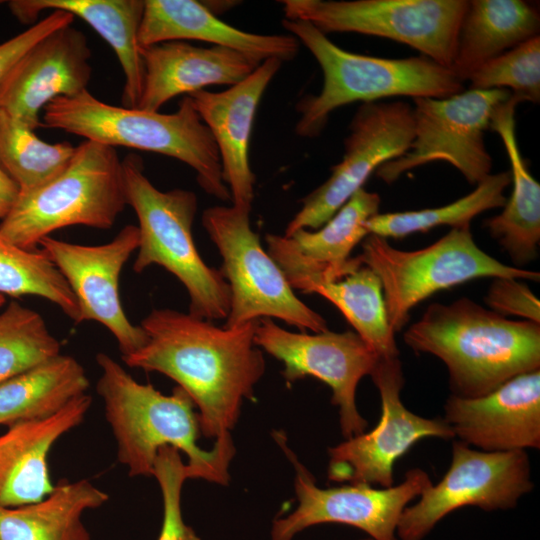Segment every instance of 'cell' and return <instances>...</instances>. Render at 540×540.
I'll use <instances>...</instances> for the list:
<instances>
[{
	"mask_svg": "<svg viewBox=\"0 0 540 540\" xmlns=\"http://www.w3.org/2000/svg\"><path fill=\"white\" fill-rule=\"evenodd\" d=\"M257 322L228 328L190 313L153 309L140 323L145 344L122 360L175 381L198 408L201 434L215 440L231 433L243 401L253 398L264 375L265 359L254 342Z\"/></svg>",
	"mask_w": 540,
	"mask_h": 540,
	"instance_id": "1",
	"label": "cell"
},
{
	"mask_svg": "<svg viewBox=\"0 0 540 540\" xmlns=\"http://www.w3.org/2000/svg\"><path fill=\"white\" fill-rule=\"evenodd\" d=\"M96 361L101 369L96 391L117 443V459L130 477L152 476L159 449L171 446L187 456L189 479L229 484L236 452L231 433L216 438L210 450L202 449L198 414L183 389L176 386L164 395L136 381L111 356L100 352Z\"/></svg>",
	"mask_w": 540,
	"mask_h": 540,
	"instance_id": "2",
	"label": "cell"
},
{
	"mask_svg": "<svg viewBox=\"0 0 540 540\" xmlns=\"http://www.w3.org/2000/svg\"><path fill=\"white\" fill-rule=\"evenodd\" d=\"M417 353L440 359L451 395L477 398L540 370V324L510 320L468 298L430 304L403 335Z\"/></svg>",
	"mask_w": 540,
	"mask_h": 540,
	"instance_id": "3",
	"label": "cell"
},
{
	"mask_svg": "<svg viewBox=\"0 0 540 540\" xmlns=\"http://www.w3.org/2000/svg\"><path fill=\"white\" fill-rule=\"evenodd\" d=\"M41 126L113 148L123 146L175 158L195 171L206 193L231 201L214 139L188 95L179 102L176 112L164 114L110 105L85 90L48 103Z\"/></svg>",
	"mask_w": 540,
	"mask_h": 540,
	"instance_id": "4",
	"label": "cell"
},
{
	"mask_svg": "<svg viewBox=\"0 0 540 540\" xmlns=\"http://www.w3.org/2000/svg\"><path fill=\"white\" fill-rule=\"evenodd\" d=\"M284 28L314 56L323 72L318 95H307L296 104L299 114L295 133L317 137L330 114L349 103L378 102L383 98H446L464 91L452 69L425 57L389 59L356 54L333 43L311 23L283 19Z\"/></svg>",
	"mask_w": 540,
	"mask_h": 540,
	"instance_id": "5",
	"label": "cell"
},
{
	"mask_svg": "<svg viewBox=\"0 0 540 540\" xmlns=\"http://www.w3.org/2000/svg\"><path fill=\"white\" fill-rule=\"evenodd\" d=\"M122 169L127 205L138 219L139 244L133 270L142 273L151 265L163 267L185 287L188 313L209 321L226 319L229 285L220 269L204 262L193 240L196 194L180 188L159 190L145 175L143 160L136 154L122 160Z\"/></svg>",
	"mask_w": 540,
	"mask_h": 540,
	"instance_id": "6",
	"label": "cell"
},
{
	"mask_svg": "<svg viewBox=\"0 0 540 540\" xmlns=\"http://www.w3.org/2000/svg\"><path fill=\"white\" fill-rule=\"evenodd\" d=\"M126 206L122 160L116 149L85 140L59 175L19 192L0 222V233L32 250L43 238L68 226L110 229Z\"/></svg>",
	"mask_w": 540,
	"mask_h": 540,
	"instance_id": "7",
	"label": "cell"
},
{
	"mask_svg": "<svg viewBox=\"0 0 540 540\" xmlns=\"http://www.w3.org/2000/svg\"><path fill=\"white\" fill-rule=\"evenodd\" d=\"M355 258L380 279L391 329L408 322L414 306L437 293L478 278L539 281L536 271L501 263L480 249L470 224L453 227L433 244L414 251L392 247L386 238L369 234Z\"/></svg>",
	"mask_w": 540,
	"mask_h": 540,
	"instance_id": "8",
	"label": "cell"
},
{
	"mask_svg": "<svg viewBox=\"0 0 540 540\" xmlns=\"http://www.w3.org/2000/svg\"><path fill=\"white\" fill-rule=\"evenodd\" d=\"M202 225L222 258L220 268L230 289L224 327L276 318L300 332L328 330L326 320L295 294L284 273L261 245L250 225V210L213 206Z\"/></svg>",
	"mask_w": 540,
	"mask_h": 540,
	"instance_id": "9",
	"label": "cell"
},
{
	"mask_svg": "<svg viewBox=\"0 0 540 540\" xmlns=\"http://www.w3.org/2000/svg\"><path fill=\"white\" fill-rule=\"evenodd\" d=\"M285 19L324 34L354 32L389 38L452 67L466 0H282Z\"/></svg>",
	"mask_w": 540,
	"mask_h": 540,
	"instance_id": "10",
	"label": "cell"
},
{
	"mask_svg": "<svg viewBox=\"0 0 540 540\" xmlns=\"http://www.w3.org/2000/svg\"><path fill=\"white\" fill-rule=\"evenodd\" d=\"M511 95L507 89H469L446 98H414L411 145L402 156L380 166L378 177L392 183L412 168L445 161L469 184L477 185L492 168L484 133L496 108Z\"/></svg>",
	"mask_w": 540,
	"mask_h": 540,
	"instance_id": "11",
	"label": "cell"
},
{
	"mask_svg": "<svg viewBox=\"0 0 540 540\" xmlns=\"http://www.w3.org/2000/svg\"><path fill=\"white\" fill-rule=\"evenodd\" d=\"M533 487L527 451L485 452L454 439L447 472L404 509L397 538L424 540L445 516L462 507L513 509Z\"/></svg>",
	"mask_w": 540,
	"mask_h": 540,
	"instance_id": "12",
	"label": "cell"
},
{
	"mask_svg": "<svg viewBox=\"0 0 540 540\" xmlns=\"http://www.w3.org/2000/svg\"><path fill=\"white\" fill-rule=\"evenodd\" d=\"M274 438L294 467L297 506L273 521L271 540H292L303 530L324 523L357 528L372 540H398L396 531L404 509L432 483L425 470L414 468L405 473L400 484L388 488L366 484L321 488L284 435L275 432Z\"/></svg>",
	"mask_w": 540,
	"mask_h": 540,
	"instance_id": "13",
	"label": "cell"
},
{
	"mask_svg": "<svg viewBox=\"0 0 540 540\" xmlns=\"http://www.w3.org/2000/svg\"><path fill=\"white\" fill-rule=\"evenodd\" d=\"M370 376L380 394V420L372 430L328 448L327 477L337 483L388 488L394 485L395 462L415 443L455 436L443 418L422 417L403 404L405 380L399 356L379 357Z\"/></svg>",
	"mask_w": 540,
	"mask_h": 540,
	"instance_id": "14",
	"label": "cell"
},
{
	"mask_svg": "<svg viewBox=\"0 0 540 540\" xmlns=\"http://www.w3.org/2000/svg\"><path fill=\"white\" fill-rule=\"evenodd\" d=\"M414 137L413 108L404 101L362 103L344 140L342 160L328 179L301 202V209L285 228L290 237L301 229L322 227L369 176L388 161L402 156Z\"/></svg>",
	"mask_w": 540,
	"mask_h": 540,
	"instance_id": "15",
	"label": "cell"
},
{
	"mask_svg": "<svg viewBox=\"0 0 540 540\" xmlns=\"http://www.w3.org/2000/svg\"><path fill=\"white\" fill-rule=\"evenodd\" d=\"M254 342L284 365L282 376L294 383L317 378L332 391L344 439L363 433L367 421L358 411L356 391L360 380L372 373L379 356L353 331L291 332L273 319L258 320Z\"/></svg>",
	"mask_w": 540,
	"mask_h": 540,
	"instance_id": "16",
	"label": "cell"
},
{
	"mask_svg": "<svg viewBox=\"0 0 540 540\" xmlns=\"http://www.w3.org/2000/svg\"><path fill=\"white\" fill-rule=\"evenodd\" d=\"M139 231L126 225L108 243L80 245L43 238L38 245L62 273L74 293L82 322L94 320L106 327L126 357L146 342L140 325L127 318L119 296L120 273L138 248Z\"/></svg>",
	"mask_w": 540,
	"mask_h": 540,
	"instance_id": "17",
	"label": "cell"
},
{
	"mask_svg": "<svg viewBox=\"0 0 540 540\" xmlns=\"http://www.w3.org/2000/svg\"><path fill=\"white\" fill-rule=\"evenodd\" d=\"M86 36L71 25L38 41L0 81V108L31 130L41 126L40 112L57 97L87 90L92 75Z\"/></svg>",
	"mask_w": 540,
	"mask_h": 540,
	"instance_id": "18",
	"label": "cell"
},
{
	"mask_svg": "<svg viewBox=\"0 0 540 540\" xmlns=\"http://www.w3.org/2000/svg\"><path fill=\"white\" fill-rule=\"evenodd\" d=\"M445 422L455 439L485 452L540 448V370L520 374L477 398L450 395Z\"/></svg>",
	"mask_w": 540,
	"mask_h": 540,
	"instance_id": "19",
	"label": "cell"
},
{
	"mask_svg": "<svg viewBox=\"0 0 540 540\" xmlns=\"http://www.w3.org/2000/svg\"><path fill=\"white\" fill-rule=\"evenodd\" d=\"M281 64L278 59H268L224 91L203 89L188 95L214 139L232 204L250 211L255 187L249 162L250 136L259 102Z\"/></svg>",
	"mask_w": 540,
	"mask_h": 540,
	"instance_id": "20",
	"label": "cell"
},
{
	"mask_svg": "<svg viewBox=\"0 0 540 540\" xmlns=\"http://www.w3.org/2000/svg\"><path fill=\"white\" fill-rule=\"evenodd\" d=\"M143 85L137 108L158 111L170 99L211 85H235L261 63L238 51L167 41L140 48Z\"/></svg>",
	"mask_w": 540,
	"mask_h": 540,
	"instance_id": "21",
	"label": "cell"
},
{
	"mask_svg": "<svg viewBox=\"0 0 540 540\" xmlns=\"http://www.w3.org/2000/svg\"><path fill=\"white\" fill-rule=\"evenodd\" d=\"M91 402L83 394L51 417L15 423L0 435V506L33 504L53 491L48 454L62 435L83 421Z\"/></svg>",
	"mask_w": 540,
	"mask_h": 540,
	"instance_id": "22",
	"label": "cell"
},
{
	"mask_svg": "<svg viewBox=\"0 0 540 540\" xmlns=\"http://www.w3.org/2000/svg\"><path fill=\"white\" fill-rule=\"evenodd\" d=\"M183 40L226 47L260 63L268 59L291 61L300 48V42L291 34L261 35L233 27L198 1L145 0L138 32L139 47Z\"/></svg>",
	"mask_w": 540,
	"mask_h": 540,
	"instance_id": "23",
	"label": "cell"
},
{
	"mask_svg": "<svg viewBox=\"0 0 540 540\" xmlns=\"http://www.w3.org/2000/svg\"><path fill=\"white\" fill-rule=\"evenodd\" d=\"M522 100L512 94L492 115L489 129L501 138L511 166L512 193L503 211L485 221L493 239L512 262L525 266L536 259L540 242V184L531 175L518 147L515 109Z\"/></svg>",
	"mask_w": 540,
	"mask_h": 540,
	"instance_id": "24",
	"label": "cell"
},
{
	"mask_svg": "<svg viewBox=\"0 0 540 540\" xmlns=\"http://www.w3.org/2000/svg\"><path fill=\"white\" fill-rule=\"evenodd\" d=\"M12 14L22 23L37 20L46 10H62L87 22L114 50L123 70V107L137 108L143 85V63L138 44L142 0H13Z\"/></svg>",
	"mask_w": 540,
	"mask_h": 540,
	"instance_id": "25",
	"label": "cell"
},
{
	"mask_svg": "<svg viewBox=\"0 0 540 540\" xmlns=\"http://www.w3.org/2000/svg\"><path fill=\"white\" fill-rule=\"evenodd\" d=\"M540 17L522 0H472L459 28L452 71L461 81L484 63L537 36Z\"/></svg>",
	"mask_w": 540,
	"mask_h": 540,
	"instance_id": "26",
	"label": "cell"
},
{
	"mask_svg": "<svg viewBox=\"0 0 540 540\" xmlns=\"http://www.w3.org/2000/svg\"><path fill=\"white\" fill-rule=\"evenodd\" d=\"M108 499L87 479L61 480L39 502L0 506V540H91L82 516Z\"/></svg>",
	"mask_w": 540,
	"mask_h": 540,
	"instance_id": "27",
	"label": "cell"
},
{
	"mask_svg": "<svg viewBox=\"0 0 540 540\" xmlns=\"http://www.w3.org/2000/svg\"><path fill=\"white\" fill-rule=\"evenodd\" d=\"M88 387L84 367L60 353L0 383V425L51 417Z\"/></svg>",
	"mask_w": 540,
	"mask_h": 540,
	"instance_id": "28",
	"label": "cell"
},
{
	"mask_svg": "<svg viewBox=\"0 0 540 540\" xmlns=\"http://www.w3.org/2000/svg\"><path fill=\"white\" fill-rule=\"evenodd\" d=\"M294 290L318 294L335 305L360 338L379 356H399L395 333L387 317L382 283L361 265L337 280L311 279Z\"/></svg>",
	"mask_w": 540,
	"mask_h": 540,
	"instance_id": "29",
	"label": "cell"
},
{
	"mask_svg": "<svg viewBox=\"0 0 540 540\" xmlns=\"http://www.w3.org/2000/svg\"><path fill=\"white\" fill-rule=\"evenodd\" d=\"M379 206V195L361 188L322 227L301 229L287 238L304 260L330 280L340 279L361 266L350 254L369 235L365 224Z\"/></svg>",
	"mask_w": 540,
	"mask_h": 540,
	"instance_id": "30",
	"label": "cell"
},
{
	"mask_svg": "<svg viewBox=\"0 0 540 540\" xmlns=\"http://www.w3.org/2000/svg\"><path fill=\"white\" fill-rule=\"evenodd\" d=\"M511 183L510 172L490 174L466 196L437 208L376 214L365 224L369 234L383 238H403L416 232H426L440 225L452 228L470 224L486 210L503 207L504 190Z\"/></svg>",
	"mask_w": 540,
	"mask_h": 540,
	"instance_id": "31",
	"label": "cell"
},
{
	"mask_svg": "<svg viewBox=\"0 0 540 540\" xmlns=\"http://www.w3.org/2000/svg\"><path fill=\"white\" fill-rule=\"evenodd\" d=\"M76 147L69 142L50 144L0 108V167L20 191L36 188L70 163Z\"/></svg>",
	"mask_w": 540,
	"mask_h": 540,
	"instance_id": "32",
	"label": "cell"
},
{
	"mask_svg": "<svg viewBox=\"0 0 540 540\" xmlns=\"http://www.w3.org/2000/svg\"><path fill=\"white\" fill-rule=\"evenodd\" d=\"M0 294L38 296L57 305L76 324L82 322L77 299L49 257L40 250L21 248L0 233Z\"/></svg>",
	"mask_w": 540,
	"mask_h": 540,
	"instance_id": "33",
	"label": "cell"
},
{
	"mask_svg": "<svg viewBox=\"0 0 540 540\" xmlns=\"http://www.w3.org/2000/svg\"><path fill=\"white\" fill-rule=\"evenodd\" d=\"M60 351V342L37 311L12 301L0 312V383Z\"/></svg>",
	"mask_w": 540,
	"mask_h": 540,
	"instance_id": "34",
	"label": "cell"
},
{
	"mask_svg": "<svg viewBox=\"0 0 540 540\" xmlns=\"http://www.w3.org/2000/svg\"><path fill=\"white\" fill-rule=\"evenodd\" d=\"M469 89H507L522 101L540 99L539 35L489 60L468 78Z\"/></svg>",
	"mask_w": 540,
	"mask_h": 540,
	"instance_id": "35",
	"label": "cell"
},
{
	"mask_svg": "<svg viewBox=\"0 0 540 540\" xmlns=\"http://www.w3.org/2000/svg\"><path fill=\"white\" fill-rule=\"evenodd\" d=\"M152 476L159 484L163 500V520L157 540H201L182 515L181 493L189 474L180 451L171 446L160 448Z\"/></svg>",
	"mask_w": 540,
	"mask_h": 540,
	"instance_id": "36",
	"label": "cell"
},
{
	"mask_svg": "<svg viewBox=\"0 0 540 540\" xmlns=\"http://www.w3.org/2000/svg\"><path fill=\"white\" fill-rule=\"evenodd\" d=\"M485 302L490 310L506 316H517L540 324V301L531 289L518 279L494 278Z\"/></svg>",
	"mask_w": 540,
	"mask_h": 540,
	"instance_id": "37",
	"label": "cell"
},
{
	"mask_svg": "<svg viewBox=\"0 0 540 540\" xmlns=\"http://www.w3.org/2000/svg\"><path fill=\"white\" fill-rule=\"evenodd\" d=\"M74 16L66 11H51L27 30L0 44V81L15 62L51 32L72 25Z\"/></svg>",
	"mask_w": 540,
	"mask_h": 540,
	"instance_id": "38",
	"label": "cell"
},
{
	"mask_svg": "<svg viewBox=\"0 0 540 540\" xmlns=\"http://www.w3.org/2000/svg\"><path fill=\"white\" fill-rule=\"evenodd\" d=\"M19 187L0 167V220H2L15 204Z\"/></svg>",
	"mask_w": 540,
	"mask_h": 540,
	"instance_id": "39",
	"label": "cell"
},
{
	"mask_svg": "<svg viewBox=\"0 0 540 540\" xmlns=\"http://www.w3.org/2000/svg\"><path fill=\"white\" fill-rule=\"evenodd\" d=\"M5 303V296L0 294V307Z\"/></svg>",
	"mask_w": 540,
	"mask_h": 540,
	"instance_id": "40",
	"label": "cell"
},
{
	"mask_svg": "<svg viewBox=\"0 0 540 540\" xmlns=\"http://www.w3.org/2000/svg\"><path fill=\"white\" fill-rule=\"evenodd\" d=\"M361 540H372V539L367 537V538H364V539H361Z\"/></svg>",
	"mask_w": 540,
	"mask_h": 540,
	"instance_id": "41",
	"label": "cell"
},
{
	"mask_svg": "<svg viewBox=\"0 0 540 540\" xmlns=\"http://www.w3.org/2000/svg\"><path fill=\"white\" fill-rule=\"evenodd\" d=\"M0 3H1V1H0Z\"/></svg>",
	"mask_w": 540,
	"mask_h": 540,
	"instance_id": "42",
	"label": "cell"
}]
</instances>
